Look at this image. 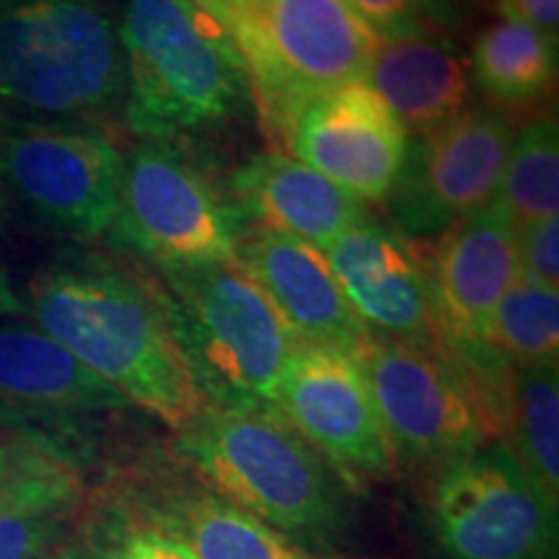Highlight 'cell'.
<instances>
[{
    "label": "cell",
    "instance_id": "6da1fadb",
    "mask_svg": "<svg viewBox=\"0 0 559 559\" xmlns=\"http://www.w3.org/2000/svg\"><path fill=\"white\" fill-rule=\"evenodd\" d=\"M26 313L130 407L181 430L205 412L160 285L99 254H68L29 280Z\"/></svg>",
    "mask_w": 559,
    "mask_h": 559
},
{
    "label": "cell",
    "instance_id": "7a4b0ae2",
    "mask_svg": "<svg viewBox=\"0 0 559 559\" xmlns=\"http://www.w3.org/2000/svg\"><path fill=\"white\" fill-rule=\"evenodd\" d=\"M177 453L285 539L324 542L347 523L349 485L275 407H205L179 430Z\"/></svg>",
    "mask_w": 559,
    "mask_h": 559
},
{
    "label": "cell",
    "instance_id": "3957f363",
    "mask_svg": "<svg viewBox=\"0 0 559 559\" xmlns=\"http://www.w3.org/2000/svg\"><path fill=\"white\" fill-rule=\"evenodd\" d=\"M124 120L143 138L218 128L247 107V62L226 24L192 0H124L117 16Z\"/></svg>",
    "mask_w": 559,
    "mask_h": 559
},
{
    "label": "cell",
    "instance_id": "277c9868",
    "mask_svg": "<svg viewBox=\"0 0 559 559\" xmlns=\"http://www.w3.org/2000/svg\"><path fill=\"white\" fill-rule=\"evenodd\" d=\"M174 334L207 407H275L298 345L236 260L158 267Z\"/></svg>",
    "mask_w": 559,
    "mask_h": 559
},
{
    "label": "cell",
    "instance_id": "5b68a950",
    "mask_svg": "<svg viewBox=\"0 0 559 559\" xmlns=\"http://www.w3.org/2000/svg\"><path fill=\"white\" fill-rule=\"evenodd\" d=\"M122 99L120 34L104 0H0V102L86 122Z\"/></svg>",
    "mask_w": 559,
    "mask_h": 559
},
{
    "label": "cell",
    "instance_id": "8992f818",
    "mask_svg": "<svg viewBox=\"0 0 559 559\" xmlns=\"http://www.w3.org/2000/svg\"><path fill=\"white\" fill-rule=\"evenodd\" d=\"M234 39L272 130L306 96L366 81L381 47L345 0H262L236 16Z\"/></svg>",
    "mask_w": 559,
    "mask_h": 559
},
{
    "label": "cell",
    "instance_id": "52a82bcc",
    "mask_svg": "<svg viewBox=\"0 0 559 559\" xmlns=\"http://www.w3.org/2000/svg\"><path fill=\"white\" fill-rule=\"evenodd\" d=\"M243 221L236 202L171 140L143 138L124 156L120 218L111 234L156 267L236 260Z\"/></svg>",
    "mask_w": 559,
    "mask_h": 559
},
{
    "label": "cell",
    "instance_id": "ba28073f",
    "mask_svg": "<svg viewBox=\"0 0 559 559\" xmlns=\"http://www.w3.org/2000/svg\"><path fill=\"white\" fill-rule=\"evenodd\" d=\"M122 179V151L86 122H0V185L62 234H111Z\"/></svg>",
    "mask_w": 559,
    "mask_h": 559
},
{
    "label": "cell",
    "instance_id": "9c48e42d",
    "mask_svg": "<svg viewBox=\"0 0 559 559\" xmlns=\"http://www.w3.org/2000/svg\"><path fill=\"white\" fill-rule=\"evenodd\" d=\"M430 513L449 559H557V506L506 440L445 466Z\"/></svg>",
    "mask_w": 559,
    "mask_h": 559
},
{
    "label": "cell",
    "instance_id": "30bf717a",
    "mask_svg": "<svg viewBox=\"0 0 559 559\" xmlns=\"http://www.w3.org/2000/svg\"><path fill=\"white\" fill-rule=\"evenodd\" d=\"M396 466H445L487 443L469 383L443 347L370 337L358 353Z\"/></svg>",
    "mask_w": 559,
    "mask_h": 559
},
{
    "label": "cell",
    "instance_id": "8fae6325",
    "mask_svg": "<svg viewBox=\"0 0 559 559\" xmlns=\"http://www.w3.org/2000/svg\"><path fill=\"white\" fill-rule=\"evenodd\" d=\"M513 138L506 115L469 107L409 140L402 174L389 194L391 218L402 234L443 230L498 200Z\"/></svg>",
    "mask_w": 559,
    "mask_h": 559
},
{
    "label": "cell",
    "instance_id": "7c38bea8",
    "mask_svg": "<svg viewBox=\"0 0 559 559\" xmlns=\"http://www.w3.org/2000/svg\"><path fill=\"white\" fill-rule=\"evenodd\" d=\"M275 409L349 489L396 472L394 449L353 355L326 347L293 349L280 376Z\"/></svg>",
    "mask_w": 559,
    "mask_h": 559
},
{
    "label": "cell",
    "instance_id": "4fadbf2b",
    "mask_svg": "<svg viewBox=\"0 0 559 559\" xmlns=\"http://www.w3.org/2000/svg\"><path fill=\"white\" fill-rule=\"evenodd\" d=\"M300 164L355 200H389L407 158V128L366 81L306 96L277 124Z\"/></svg>",
    "mask_w": 559,
    "mask_h": 559
},
{
    "label": "cell",
    "instance_id": "5bb4252c",
    "mask_svg": "<svg viewBox=\"0 0 559 559\" xmlns=\"http://www.w3.org/2000/svg\"><path fill=\"white\" fill-rule=\"evenodd\" d=\"M345 296L376 337L438 347L428 254L400 228L360 221L324 249Z\"/></svg>",
    "mask_w": 559,
    "mask_h": 559
},
{
    "label": "cell",
    "instance_id": "9a60e30c",
    "mask_svg": "<svg viewBox=\"0 0 559 559\" xmlns=\"http://www.w3.org/2000/svg\"><path fill=\"white\" fill-rule=\"evenodd\" d=\"M428 267L440 340L481 345L500 298L519 283V228L502 202L445 226Z\"/></svg>",
    "mask_w": 559,
    "mask_h": 559
},
{
    "label": "cell",
    "instance_id": "2e32d148",
    "mask_svg": "<svg viewBox=\"0 0 559 559\" xmlns=\"http://www.w3.org/2000/svg\"><path fill=\"white\" fill-rule=\"evenodd\" d=\"M236 262L264 290L298 347H326L353 355L373 337L353 311L324 251L311 243L251 228L241 236Z\"/></svg>",
    "mask_w": 559,
    "mask_h": 559
},
{
    "label": "cell",
    "instance_id": "e0dca14e",
    "mask_svg": "<svg viewBox=\"0 0 559 559\" xmlns=\"http://www.w3.org/2000/svg\"><path fill=\"white\" fill-rule=\"evenodd\" d=\"M230 187L236 207L257 228L293 236L317 249H326L368 218L360 200L285 153H262L247 160Z\"/></svg>",
    "mask_w": 559,
    "mask_h": 559
},
{
    "label": "cell",
    "instance_id": "ac0fdd59",
    "mask_svg": "<svg viewBox=\"0 0 559 559\" xmlns=\"http://www.w3.org/2000/svg\"><path fill=\"white\" fill-rule=\"evenodd\" d=\"M0 404L41 415H96L130 404L39 326L0 319Z\"/></svg>",
    "mask_w": 559,
    "mask_h": 559
},
{
    "label": "cell",
    "instance_id": "d6986e66",
    "mask_svg": "<svg viewBox=\"0 0 559 559\" xmlns=\"http://www.w3.org/2000/svg\"><path fill=\"white\" fill-rule=\"evenodd\" d=\"M366 83L417 135L472 107L469 62L449 37L436 32L381 41Z\"/></svg>",
    "mask_w": 559,
    "mask_h": 559
},
{
    "label": "cell",
    "instance_id": "ffe728a7",
    "mask_svg": "<svg viewBox=\"0 0 559 559\" xmlns=\"http://www.w3.org/2000/svg\"><path fill=\"white\" fill-rule=\"evenodd\" d=\"M138 510L185 544L192 559H309L290 539L202 481L177 487V492L169 489L158 506L143 502Z\"/></svg>",
    "mask_w": 559,
    "mask_h": 559
},
{
    "label": "cell",
    "instance_id": "44dd1931",
    "mask_svg": "<svg viewBox=\"0 0 559 559\" xmlns=\"http://www.w3.org/2000/svg\"><path fill=\"white\" fill-rule=\"evenodd\" d=\"M469 75L492 104L528 107L555 91L557 41L526 21L500 13L474 39Z\"/></svg>",
    "mask_w": 559,
    "mask_h": 559
},
{
    "label": "cell",
    "instance_id": "7402d4cb",
    "mask_svg": "<svg viewBox=\"0 0 559 559\" xmlns=\"http://www.w3.org/2000/svg\"><path fill=\"white\" fill-rule=\"evenodd\" d=\"M506 432L510 451L542 492L559 500V370L513 366Z\"/></svg>",
    "mask_w": 559,
    "mask_h": 559
},
{
    "label": "cell",
    "instance_id": "603a6c76",
    "mask_svg": "<svg viewBox=\"0 0 559 559\" xmlns=\"http://www.w3.org/2000/svg\"><path fill=\"white\" fill-rule=\"evenodd\" d=\"M498 194L515 228L557 218L559 130L555 117L528 124L513 138Z\"/></svg>",
    "mask_w": 559,
    "mask_h": 559
},
{
    "label": "cell",
    "instance_id": "cb8c5ba5",
    "mask_svg": "<svg viewBox=\"0 0 559 559\" xmlns=\"http://www.w3.org/2000/svg\"><path fill=\"white\" fill-rule=\"evenodd\" d=\"M481 345L513 366H557L559 293L519 280L500 298Z\"/></svg>",
    "mask_w": 559,
    "mask_h": 559
},
{
    "label": "cell",
    "instance_id": "d4e9b609",
    "mask_svg": "<svg viewBox=\"0 0 559 559\" xmlns=\"http://www.w3.org/2000/svg\"><path fill=\"white\" fill-rule=\"evenodd\" d=\"M73 479L0 508V559H58L73 536Z\"/></svg>",
    "mask_w": 559,
    "mask_h": 559
},
{
    "label": "cell",
    "instance_id": "484cf974",
    "mask_svg": "<svg viewBox=\"0 0 559 559\" xmlns=\"http://www.w3.org/2000/svg\"><path fill=\"white\" fill-rule=\"evenodd\" d=\"M58 559H192V555L138 508H109L73 531Z\"/></svg>",
    "mask_w": 559,
    "mask_h": 559
},
{
    "label": "cell",
    "instance_id": "4316f807",
    "mask_svg": "<svg viewBox=\"0 0 559 559\" xmlns=\"http://www.w3.org/2000/svg\"><path fill=\"white\" fill-rule=\"evenodd\" d=\"M519 280L536 288H559V221L519 228Z\"/></svg>",
    "mask_w": 559,
    "mask_h": 559
},
{
    "label": "cell",
    "instance_id": "83f0119b",
    "mask_svg": "<svg viewBox=\"0 0 559 559\" xmlns=\"http://www.w3.org/2000/svg\"><path fill=\"white\" fill-rule=\"evenodd\" d=\"M345 3L381 41L423 34L430 26L415 0H345Z\"/></svg>",
    "mask_w": 559,
    "mask_h": 559
},
{
    "label": "cell",
    "instance_id": "f1b7e54d",
    "mask_svg": "<svg viewBox=\"0 0 559 559\" xmlns=\"http://www.w3.org/2000/svg\"><path fill=\"white\" fill-rule=\"evenodd\" d=\"M502 16H515L539 29L544 37L557 41L559 0H495Z\"/></svg>",
    "mask_w": 559,
    "mask_h": 559
},
{
    "label": "cell",
    "instance_id": "f546056e",
    "mask_svg": "<svg viewBox=\"0 0 559 559\" xmlns=\"http://www.w3.org/2000/svg\"><path fill=\"white\" fill-rule=\"evenodd\" d=\"M68 479L70 477H68L66 472L47 469V472H41V474H32V477L11 481V485L0 487V508L13 506V502H21V500L37 498V495L47 492V489L58 487V485H62V481H68Z\"/></svg>",
    "mask_w": 559,
    "mask_h": 559
},
{
    "label": "cell",
    "instance_id": "4dcf8cb0",
    "mask_svg": "<svg viewBox=\"0 0 559 559\" xmlns=\"http://www.w3.org/2000/svg\"><path fill=\"white\" fill-rule=\"evenodd\" d=\"M47 469H55L50 461L37 456H24V453H13L9 445L0 443V487L11 485L32 474H41Z\"/></svg>",
    "mask_w": 559,
    "mask_h": 559
},
{
    "label": "cell",
    "instance_id": "1f68e13d",
    "mask_svg": "<svg viewBox=\"0 0 559 559\" xmlns=\"http://www.w3.org/2000/svg\"><path fill=\"white\" fill-rule=\"evenodd\" d=\"M461 3L464 0H415V5L428 19V24L449 26L461 16Z\"/></svg>",
    "mask_w": 559,
    "mask_h": 559
},
{
    "label": "cell",
    "instance_id": "d6a6232c",
    "mask_svg": "<svg viewBox=\"0 0 559 559\" xmlns=\"http://www.w3.org/2000/svg\"><path fill=\"white\" fill-rule=\"evenodd\" d=\"M26 317V304L19 298V293L13 290L9 275L0 267V319H24Z\"/></svg>",
    "mask_w": 559,
    "mask_h": 559
},
{
    "label": "cell",
    "instance_id": "836d02e7",
    "mask_svg": "<svg viewBox=\"0 0 559 559\" xmlns=\"http://www.w3.org/2000/svg\"><path fill=\"white\" fill-rule=\"evenodd\" d=\"M194 5H200L202 11H207L210 16H215L221 24H226L230 34H234V24H236V5L234 0H192Z\"/></svg>",
    "mask_w": 559,
    "mask_h": 559
},
{
    "label": "cell",
    "instance_id": "e575fe53",
    "mask_svg": "<svg viewBox=\"0 0 559 559\" xmlns=\"http://www.w3.org/2000/svg\"><path fill=\"white\" fill-rule=\"evenodd\" d=\"M262 0H234V5H236V16H239V13H243V11H249V9H254V5H260Z\"/></svg>",
    "mask_w": 559,
    "mask_h": 559
},
{
    "label": "cell",
    "instance_id": "d590c367",
    "mask_svg": "<svg viewBox=\"0 0 559 559\" xmlns=\"http://www.w3.org/2000/svg\"><path fill=\"white\" fill-rule=\"evenodd\" d=\"M0 221H3V202H0Z\"/></svg>",
    "mask_w": 559,
    "mask_h": 559
}]
</instances>
